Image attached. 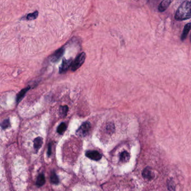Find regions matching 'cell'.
<instances>
[{
    "instance_id": "1",
    "label": "cell",
    "mask_w": 191,
    "mask_h": 191,
    "mask_svg": "<svg viewBox=\"0 0 191 191\" xmlns=\"http://www.w3.org/2000/svg\"><path fill=\"white\" fill-rule=\"evenodd\" d=\"M191 18V1H184L178 8L175 15L177 21H184Z\"/></svg>"
},
{
    "instance_id": "2",
    "label": "cell",
    "mask_w": 191,
    "mask_h": 191,
    "mask_svg": "<svg viewBox=\"0 0 191 191\" xmlns=\"http://www.w3.org/2000/svg\"><path fill=\"white\" fill-rule=\"evenodd\" d=\"M85 58H86V54L85 53H82L81 54H79L72 63L71 70L73 71H75L78 69L85 62Z\"/></svg>"
},
{
    "instance_id": "3",
    "label": "cell",
    "mask_w": 191,
    "mask_h": 191,
    "mask_svg": "<svg viewBox=\"0 0 191 191\" xmlns=\"http://www.w3.org/2000/svg\"><path fill=\"white\" fill-rule=\"evenodd\" d=\"M90 129V123L89 122H85L76 131V134L81 137L85 136L89 132Z\"/></svg>"
},
{
    "instance_id": "4",
    "label": "cell",
    "mask_w": 191,
    "mask_h": 191,
    "mask_svg": "<svg viewBox=\"0 0 191 191\" xmlns=\"http://www.w3.org/2000/svg\"><path fill=\"white\" fill-rule=\"evenodd\" d=\"M86 156L93 160L98 161L101 159L102 155L99 151L96 150L88 151L86 153Z\"/></svg>"
},
{
    "instance_id": "5",
    "label": "cell",
    "mask_w": 191,
    "mask_h": 191,
    "mask_svg": "<svg viewBox=\"0 0 191 191\" xmlns=\"http://www.w3.org/2000/svg\"><path fill=\"white\" fill-rule=\"evenodd\" d=\"M73 63V59H64L62 63V64L59 68V73H63L66 72Z\"/></svg>"
},
{
    "instance_id": "6",
    "label": "cell",
    "mask_w": 191,
    "mask_h": 191,
    "mask_svg": "<svg viewBox=\"0 0 191 191\" xmlns=\"http://www.w3.org/2000/svg\"><path fill=\"white\" fill-rule=\"evenodd\" d=\"M65 53V49L63 48H60L57 50L51 57V61L52 62H56L59 60Z\"/></svg>"
},
{
    "instance_id": "7",
    "label": "cell",
    "mask_w": 191,
    "mask_h": 191,
    "mask_svg": "<svg viewBox=\"0 0 191 191\" xmlns=\"http://www.w3.org/2000/svg\"><path fill=\"white\" fill-rule=\"evenodd\" d=\"M172 1L173 0H163L162 2L160 3V4L158 6L159 11L161 12L165 11L167 8H168Z\"/></svg>"
},
{
    "instance_id": "8",
    "label": "cell",
    "mask_w": 191,
    "mask_h": 191,
    "mask_svg": "<svg viewBox=\"0 0 191 191\" xmlns=\"http://www.w3.org/2000/svg\"><path fill=\"white\" fill-rule=\"evenodd\" d=\"M191 29V23H188V24H187L185 25V26L184 27V29H183V32H182V35H181V38H180L181 41H184L186 39Z\"/></svg>"
},
{
    "instance_id": "9",
    "label": "cell",
    "mask_w": 191,
    "mask_h": 191,
    "mask_svg": "<svg viewBox=\"0 0 191 191\" xmlns=\"http://www.w3.org/2000/svg\"><path fill=\"white\" fill-rule=\"evenodd\" d=\"M42 144H43V139L42 137H37L34 140V148L37 151H38L42 147Z\"/></svg>"
},
{
    "instance_id": "10",
    "label": "cell",
    "mask_w": 191,
    "mask_h": 191,
    "mask_svg": "<svg viewBox=\"0 0 191 191\" xmlns=\"http://www.w3.org/2000/svg\"><path fill=\"white\" fill-rule=\"evenodd\" d=\"M30 89V87H27V88H25L22 89L21 91L19 92V94H18L17 96V98H16V101L17 103H20L22 99L24 98L25 95L26 94V93Z\"/></svg>"
},
{
    "instance_id": "11",
    "label": "cell",
    "mask_w": 191,
    "mask_h": 191,
    "mask_svg": "<svg viewBox=\"0 0 191 191\" xmlns=\"http://www.w3.org/2000/svg\"><path fill=\"white\" fill-rule=\"evenodd\" d=\"M129 159H130V155L127 151H124L122 153H121L120 155V160L122 162L126 163V162H128Z\"/></svg>"
},
{
    "instance_id": "12",
    "label": "cell",
    "mask_w": 191,
    "mask_h": 191,
    "mask_svg": "<svg viewBox=\"0 0 191 191\" xmlns=\"http://www.w3.org/2000/svg\"><path fill=\"white\" fill-rule=\"evenodd\" d=\"M46 182V179H45V177L43 174H41L38 175L37 177V179L36 181V184L38 187H41L43 186L44 184V183Z\"/></svg>"
},
{
    "instance_id": "13",
    "label": "cell",
    "mask_w": 191,
    "mask_h": 191,
    "mask_svg": "<svg viewBox=\"0 0 191 191\" xmlns=\"http://www.w3.org/2000/svg\"><path fill=\"white\" fill-rule=\"evenodd\" d=\"M67 129V125L65 122H62L57 127V131L59 135H63Z\"/></svg>"
},
{
    "instance_id": "14",
    "label": "cell",
    "mask_w": 191,
    "mask_h": 191,
    "mask_svg": "<svg viewBox=\"0 0 191 191\" xmlns=\"http://www.w3.org/2000/svg\"><path fill=\"white\" fill-rule=\"evenodd\" d=\"M143 177L148 180H150L151 179H152L153 177V175L150 170H148V168H146L145 170L143 171Z\"/></svg>"
},
{
    "instance_id": "15",
    "label": "cell",
    "mask_w": 191,
    "mask_h": 191,
    "mask_svg": "<svg viewBox=\"0 0 191 191\" xmlns=\"http://www.w3.org/2000/svg\"><path fill=\"white\" fill-rule=\"evenodd\" d=\"M68 106L65 105L63 106H61L59 108V115H60V116L62 117H65L68 114Z\"/></svg>"
},
{
    "instance_id": "16",
    "label": "cell",
    "mask_w": 191,
    "mask_h": 191,
    "mask_svg": "<svg viewBox=\"0 0 191 191\" xmlns=\"http://www.w3.org/2000/svg\"><path fill=\"white\" fill-rule=\"evenodd\" d=\"M50 179H51V183H53V184H57L59 183V181L58 177H57V175H56V174L54 172H52Z\"/></svg>"
},
{
    "instance_id": "17",
    "label": "cell",
    "mask_w": 191,
    "mask_h": 191,
    "mask_svg": "<svg viewBox=\"0 0 191 191\" xmlns=\"http://www.w3.org/2000/svg\"><path fill=\"white\" fill-rule=\"evenodd\" d=\"M38 16V11H35L33 13L29 14L27 16L25 17L24 19L27 20H33L34 19H37Z\"/></svg>"
},
{
    "instance_id": "18",
    "label": "cell",
    "mask_w": 191,
    "mask_h": 191,
    "mask_svg": "<svg viewBox=\"0 0 191 191\" xmlns=\"http://www.w3.org/2000/svg\"><path fill=\"white\" fill-rule=\"evenodd\" d=\"M106 129H107V131L108 132V134H113V132H114V131H115V126H114L113 123L110 122L107 125Z\"/></svg>"
},
{
    "instance_id": "19",
    "label": "cell",
    "mask_w": 191,
    "mask_h": 191,
    "mask_svg": "<svg viewBox=\"0 0 191 191\" xmlns=\"http://www.w3.org/2000/svg\"><path fill=\"white\" fill-rule=\"evenodd\" d=\"M10 126V122L9 119H6L5 120H4L1 124V127L3 129H6L8 128Z\"/></svg>"
},
{
    "instance_id": "20",
    "label": "cell",
    "mask_w": 191,
    "mask_h": 191,
    "mask_svg": "<svg viewBox=\"0 0 191 191\" xmlns=\"http://www.w3.org/2000/svg\"><path fill=\"white\" fill-rule=\"evenodd\" d=\"M51 149H52V144H49L48 146V154L49 156H50L51 155Z\"/></svg>"
},
{
    "instance_id": "21",
    "label": "cell",
    "mask_w": 191,
    "mask_h": 191,
    "mask_svg": "<svg viewBox=\"0 0 191 191\" xmlns=\"http://www.w3.org/2000/svg\"><path fill=\"white\" fill-rule=\"evenodd\" d=\"M190 39H191V37H190Z\"/></svg>"
}]
</instances>
